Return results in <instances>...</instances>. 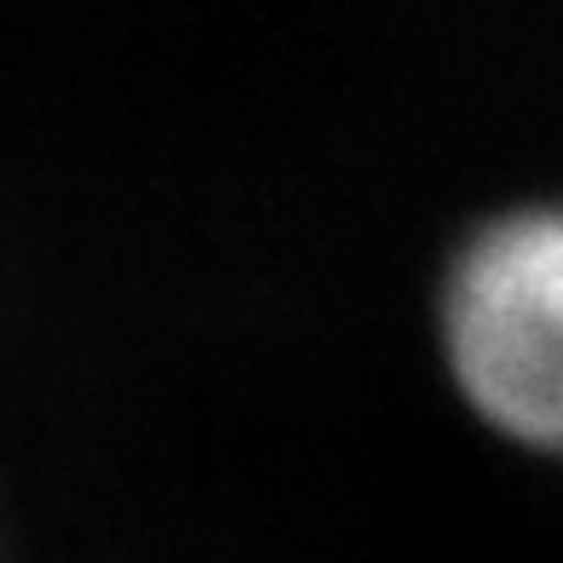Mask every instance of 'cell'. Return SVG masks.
I'll list each match as a JSON object with an SVG mask.
<instances>
[{"mask_svg": "<svg viewBox=\"0 0 563 563\" xmlns=\"http://www.w3.org/2000/svg\"><path fill=\"white\" fill-rule=\"evenodd\" d=\"M443 363L511 443L563 454V196L518 201L460 236L438 288Z\"/></svg>", "mask_w": 563, "mask_h": 563, "instance_id": "1", "label": "cell"}]
</instances>
